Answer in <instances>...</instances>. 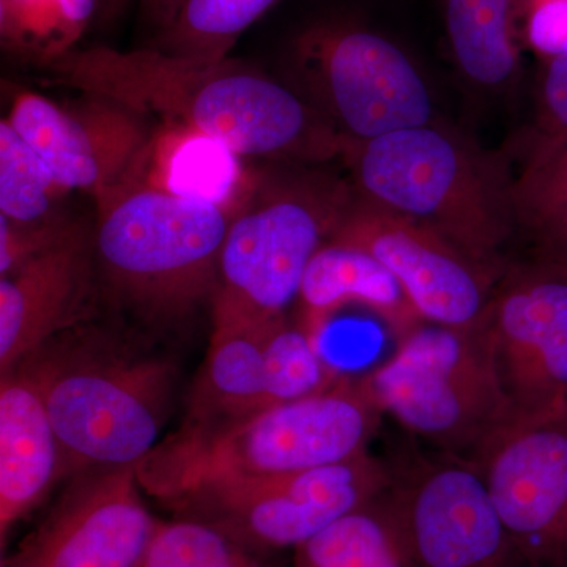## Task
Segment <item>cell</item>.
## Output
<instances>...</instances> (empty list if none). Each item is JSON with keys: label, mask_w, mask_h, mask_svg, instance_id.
I'll return each instance as SVG.
<instances>
[{"label": "cell", "mask_w": 567, "mask_h": 567, "mask_svg": "<svg viewBox=\"0 0 567 567\" xmlns=\"http://www.w3.org/2000/svg\"><path fill=\"white\" fill-rule=\"evenodd\" d=\"M513 197L517 229L532 241L567 223V144L518 167Z\"/></svg>", "instance_id": "27"}, {"label": "cell", "mask_w": 567, "mask_h": 567, "mask_svg": "<svg viewBox=\"0 0 567 567\" xmlns=\"http://www.w3.org/2000/svg\"><path fill=\"white\" fill-rule=\"evenodd\" d=\"M390 484V465L368 451L339 464L205 488L167 509L208 522L275 557L311 539Z\"/></svg>", "instance_id": "9"}, {"label": "cell", "mask_w": 567, "mask_h": 567, "mask_svg": "<svg viewBox=\"0 0 567 567\" xmlns=\"http://www.w3.org/2000/svg\"><path fill=\"white\" fill-rule=\"evenodd\" d=\"M95 200L96 267L125 303L167 322L213 298L234 218L226 205L136 175Z\"/></svg>", "instance_id": "5"}, {"label": "cell", "mask_w": 567, "mask_h": 567, "mask_svg": "<svg viewBox=\"0 0 567 567\" xmlns=\"http://www.w3.org/2000/svg\"><path fill=\"white\" fill-rule=\"evenodd\" d=\"M354 193L442 235L488 268L517 233L509 163L442 123L349 142Z\"/></svg>", "instance_id": "4"}, {"label": "cell", "mask_w": 567, "mask_h": 567, "mask_svg": "<svg viewBox=\"0 0 567 567\" xmlns=\"http://www.w3.org/2000/svg\"><path fill=\"white\" fill-rule=\"evenodd\" d=\"M380 416L360 379L341 377L238 420L183 423L136 465L137 481L167 507L205 488L339 464L368 453Z\"/></svg>", "instance_id": "3"}, {"label": "cell", "mask_w": 567, "mask_h": 567, "mask_svg": "<svg viewBox=\"0 0 567 567\" xmlns=\"http://www.w3.org/2000/svg\"><path fill=\"white\" fill-rule=\"evenodd\" d=\"M330 241L371 254L394 276L424 322L458 330L481 322L505 271L477 262L442 235L354 189Z\"/></svg>", "instance_id": "12"}, {"label": "cell", "mask_w": 567, "mask_h": 567, "mask_svg": "<svg viewBox=\"0 0 567 567\" xmlns=\"http://www.w3.org/2000/svg\"><path fill=\"white\" fill-rule=\"evenodd\" d=\"M352 196L350 182L312 174L256 193L227 230L212 298L213 324H267L286 316Z\"/></svg>", "instance_id": "7"}, {"label": "cell", "mask_w": 567, "mask_h": 567, "mask_svg": "<svg viewBox=\"0 0 567 567\" xmlns=\"http://www.w3.org/2000/svg\"><path fill=\"white\" fill-rule=\"evenodd\" d=\"M100 0H0V41L10 54L48 66L76 50Z\"/></svg>", "instance_id": "22"}, {"label": "cell", "mask_w": 567, "mask_h": 567, "mask_svg": "<svg viewBox=\"0 0 567 567\" xmlns=\"http://www.w3.org/2000/svg\"><path fill=\"white\" fill-rule=\"evenodd\" d=\"M96 268L92 235L74 224L61 241L0 276V375L85 322Z\"/></svg>", "instance_id": "16"}, {"label": "cell", "mask_w": 567, "mask_h": 567, "mask_svg": "<svg viewBox=\"0 0 567 567\" xmlns=\"http://www.w3.org/2000/svg\"><path fill=\"white\" fill-rule=\"evenodd\" d=\"M298 301V320L317 339L336 312L352 305L379 316L395 339L424 323L379 260L363 249L334 241H328L309 264Z\"/></svg>", "instance_id": "18"}, {"label": "cell", "mask_w": 567, "mask_h": 567, "mask_svg": "<svg viewBox=\"0 0 567 567\" xmlns=\"http://www.w3.org/2000/svg\"><path fill=\"white\" fill-rule=\"evenodd\" d=\"M516 35L522 50L550 59L567 52V0H517Z\"/></svg>", "instance_id": "29"}, {"label": "cell", "mask_w": 567, "mask_h": 567, "mask_svg": "<svg viewBox=\"0 0 567 567\" xmlns=\"http://www.w3.org/2000/svg\"><path fill=\"white\" fill-rule=\"evenodd\" d=\"M74 224L69 218L44 224H18L0 216V276L11 274L61 241Z\"/></svg>", "instance_id": "30"}, {"label": "cell", "mask_w": 567, "mask_h": 567, "mask_svg": "<svg viewBox=\"0 0 567 567\" xmlns=\"http://www.w3.org/2000/svg\"><path fill=\"white\" fill-rule=\"evenodd\" d=\"M279 0H182L174 20L162 29L158 50L181 58L221 61L246 29Z\"/></svg>", "instance_id": "23"}, {"label": "cell", "mask_w": 567, "mask_h": 567, "mask_svg": "<svg viewBox=\"0 0 567 567\" xmlns=\"http://www.w3.org/2000/svg\"><path fill=\"white\" fill-rule=\"evenodd\" d=\"M265 388L268 405L286 404L323 393L342 375L327 363L315 338L300 320L279 317L264 338Z\"/></svg>", "instance_id": "25"}, {"label": "cell", "mask_w": 567, "mask_h": 567, "mask_svg": "<svg viewBox=\"0 0 567 567\" xmlns=\"http://www.w3.org/2000/svg\"><path fill=\"white\" fill-rule=\"evenodd\" d=\"M47 69L63 85L159 115L234 155L327 163L342 158L349 144L300 93L230 58L96 47L71 51Z\"/></svg>", "instance_id": "1"}, {"label": "cell", "mask_w": 567, "mask_h": 567, "mask_svg": "<svg viewBox=\"0 0 567 567\" xmlns=\"http://www.w3.org/2000/svg\"><path fill=\"white\" fill-rule=\"evenodd\" d=\"M136 466L73 476L43 520L0 567H134L159 518Z\"/></svg>", "instance_id": "14"}, {"label": "cell", "mask_w": 567, "mask_h": 567, "mask_svg": "<svg viewBox=\"0 0 567 567\" xmlns=\"http://www.w3.org/2000/svg\"><path fill=\"white\" fill-rule=\"evenodd\" d=\"M390 465L416 567H525L475 462L440 453Z\"/></svg>", "instance_id": "11"}, {"label": "cell", "mask_w": 567, "mask_h": 567, "mask_svg": "<svg viewBox=\"0 0 567 567\" xmlns=\"http://www.w3.org/2000/svg\"><path fill=\"white\" fill-rule=\"evenodd\" d=\"M270 323L213 324L207 357L189 391L185 423H224L270 406L264 363Z\"/></svg>", "instance_id": "19"}, {"label": "cell", "mask_w": 567, "mask_h": 567, "mask_svg": "<svg viewBox=\"0 0 567 567\" xmlns=\"http://www.w3.org/2000/svg\"><path fill=\"white\" fill-rule=\"evenodd\" d=\"M567 144V52L544 61L536 85L535 110L516 156L520 166Z\"/></svg>", "instance_id": "28"}, {"label": "cell", "mask_w": 567, "mask_h": 567, "mask_svg": "<svg viewBox=\"0 0 567 567\" xmlns=\"http://www.w3.org/2000/svg\"><path fill=\"white\" fill-rule=\"evenodd\" d=\"M66 480L62 447L39 388L22 369L0 380V547Z\"/></svg>", "instance_id": "17"}, {"label": "cell", "mask_w": 567, "mask_h": 567, "mask_svg": "<svg viewBox=\"0 0 567 567\" xmlns=\"http://www.w3.org/2000/svg\"><path fill=\"white\" fill-rule=\"evenodd\" d=\"M525 567H567V406L520 417L475 458Z\"/></svg>", "instance_id": "13"}, {"label": "cell", "mask_w": 567, "mask_h": 567, "mask_svg": "<svg viewBox=\"0 0 567 567\" xmlns=\"http://www.w3.org/2000/svg\"><path fill=\"white\" fill-rule=\"evenodd\" d=\"M134 567H279L274 555L254 550L199 518L158 520Z\"/></svg>", "instance_id": "26"}, {"label": "cell", "mask_w": 567, "mask_h": 567, "mask_svg": "<svg viewBox=\"0 0 567 567\" xmlns=\"http://www.w3.org/2000/svg\"><path fill=\"white\" fill-rule=\"evenodd\" d=\"M516 2L440 0L451 59L461 76L480 91H506L520 76Z\"/></svg>", "instance_id": "20"}, {"label": "cell", "mask_w": 567, "mask_h": 567, "mask_svg": "<svg viewBox=\"0 0 567 567\" xmlns=\"http://www.w3.org/2000/svg\"><path fill=\"white\" fill-rule=\"evenodd\" d=\"M66 193L31 144L7 118L0 122V216L18 224L62 221Z\"/></svg>", "instance_id": "24"}, {"label": "cell", "mask_w": 567, "mask_h": 567, "mask_svg": "<svg viewBox=\"0 0 567 567\" xmlns=\"http://www.w3.org/2000/svg\"><path fill=\"white\" fill-rule=\"evenodd\" d=\"M382 415L436 451L475 462L517 420L496 379L481 328L421 323L390 360L360 379Z\"/></svg>", "instance_id": "6"}, {"label": "cell", "mask_w": 567, "mask_h": 567, "mask_svg": "<svg viewBox=\"0 0 567 567\" xmlns=\"http://www.w3.org/2000/svg\"><path fill=\"white\" fill-rule=\"evenodd\" d=\"M292 567H416L390 487L292 550Z\"/></svg>", "instance_id": "21"}, {"label": "cell", "mask_w": 567, "mask_h": 567, "mask_svg": "<svg viewBox=\"0 0 567 567\" xmlns=\"http://www.w3.org/2000/svg\"><path fill=\"white\" fill-rule=\"evenodd\" d=\"M182 0H142V9L147 14L148 20L164 29L174 20Z\"/></svg>", "instance_id": "32"}, {"label": "cell", "mask_w": 567, "mask_h": 567, "mask_svg": "<svg viewBox=\"0 0 567 567\" xmlns=\"http://www.w3.org/2000/svg\"><path fill=\"white\" fill-rule=\"evenodd\" d=\"M536 259L567 268V223L533 240Z\"/></svg>", "instance_id": "31"}, {"label": "cell", "mask_w": 567, "mask_h": 567, "mask_svg": "<svg viewBox=\"0 0 567 567\" xmlns=\"http://www.w3.org/2000/svg\"><path fill=\"white\" fill-rule=\"evenodd\" d=\"M126 0H100V11H102L104 20L115 17L118 11L125 7Z\"/></svg>", "instance_id": "33"}, {"label": "cell", "mask_w": 567, "mask_h": 567, "mask_svg": "<svg viewBox=\"0 0 567 567\" xmlns=\"http://www.w3.org/2000/svg\"><path fill=\"white\" fill-rule=\"evenodd\" d=\"M17 365L39 388L62 447L66 480L136 466L158 445L177 386L169 358L84 322Z\"/></svg>", "instance_id": "2"}, {"label": "cell", "mask_w": 567, "mask_h": 567, "mask_svg": "<svg viewBox=\"0 0 567 567\" xmlns=\"http://www.w3.org/2000/svg\"><path fill=\"white\" fill-rule=\"evenodd\" d=\"M477 327L517 420L567 406V268L507 264Z\"/></svg>", "instance_id": "10"}, {"label": "cell", "mask_w": 567, "mask_h": 567, "mask_svg": "<svg viewBox=\"0 0 567 567\" xmlns=\"http://www.w3.org/2000/svg\"><path fill=\"white\" fill-rule=\"evenodd\" d=\"M7 121L69 192L78 189L93 199L136 175L151 148L142 115L100 96L61 106L24 92Z\"/></svg>", "instance_id": "15"}, {"label": "cell", "mask_w": 567, "mask_h": 567, "mask_svg": "<svg viewBox=\"0 0 567 567\" xmlns=\"http://www.w3.org/2000/svg\"><path fill=\"white\" fill-rule=\"evenodd\" d=\"M289 66L293 91L347 142L440 122L416 63L371 29L334 21L311 25L290 44Z\"/></svg>", "instance_id": "8"}]
</instances>
